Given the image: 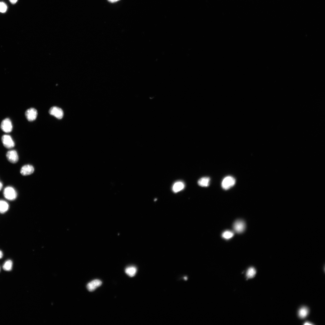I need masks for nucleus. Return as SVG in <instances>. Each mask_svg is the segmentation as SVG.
Returning a JSON list of instances; mask_svg holds the SVG:
<instances>
[{"label":"nucleus","instance_id":"1","mask_svg":"<svg viewBox=\"0 0 325 325\" xmlns=\"http://www.w3.org/2000/svg\"><path fill=\"white\" fill-rule=\"evenodd\" d=\"M4 195L7 199L13 201L16 199L17 197V192L13 187L8 186L4 189Z\"/></svg>","mask_w":325,"mask_h":325},{"label":"nucleus","instance_id":"2","mask_svg":"<svg viewBox=\"0 0 325 325\" xmlns=\"http://www.w3.org/2000/svg\"><path fill=\"white\" fill-rule=\"evenodd\" d=\"M236 180L233 177L228 176L225 177L221 183V187L225 190H228L235 184Z\"/></svg>","mask_w":325,"mask_h":325},{"label":"nucleus","instance_id":"3","mask_svg":"<svg viewBox=\"0 0 325 325\" xmlns=\"http://www.w3.org/2000/svg\"><path fill=\"white\" fill-rule=\"evenodd\" d=\"M246 227L245 223L242 220H236L234 223L233 228L234 231L238 233H241L245 230Z\"/></svg>","mask_w":325,"mask_h":325},{"label":"nucleus","instance_id":"4","mask_svg":"<svg viewBox=\"0 0 325 325\" xmlns=\"http://www.w3.org/2000/svg\"><path fill=\"white\" fill-rule=\"evenodd\" d=\"M49 113L50 115L59 119H62L64 115L63 110L60 108L56 106L51 108L49 110Z\"/></svg>","mask_w":325,"mask_h":325},{"label":"nucleus","instance_id":"5","mask_svg":"<svg viewBox=\"0 0 325 325\" xmlns=\"http://www.w3.org/2000/svg\"><path fill=\"white\" fill-rule=\"evenodd\" d=\"M2 140L4 146L7 149H12L14 146V142L9 135H4L2 137Z\"/></svg>","mask_w":325,"mask_h":325},{"label":"nucleus","instance_id":"6","mask_svg":"<svg viewBox=\"0 0 325 325\" xmlns=\"http://www.w3.org/2000/svg\"><path fill=\"white\" fill-rule=\"evenodd\" d=\"M25 115L26 119L29 121L32 122L36 119L37 116V111L35 109L31 108L26 111Z\"/></svg>","mask_w":325,"mask_h":325},{"label":"nucleus","instance_id":"7","mask_svg":"<svg viewBox=\"0 0 325 325\" xmlns=\"http://www.w3.org/2000/svg\"><path fill=\"white\" fill-rule=\"evenodd\" d=\"M6 156L8 160L11 163L15 164L17 163L19 160V156L17 152L14 150H12L8 151Z\"/></svg>","mask_w":325,"mask_h":325},{"label":"nucleus","instance_id":"8","mask_svg":"<svg viewBox=\"0 0 325 325\" xmlns=\"http://www.w3.org/2000/svg\"><path fill=\"white\" fill-rule=\"evenodd\" d=\"M1 128L5 132L9 133L11 132L12 129V125L10 119L7 118L4 120L1 123Z\"/></svg>","mask_w":325,"mask_h":325},{"label":"nucleus","instance_id":"9","mask_svg":"<svg viewBox=\"0 0 325 325\" xmlns=\"http://www.w3.org/2000/svg\"><path fill=\"white\" fill-rule=\"evenodd\" d=\"M101 280L98 279H95L88 283L87 285L88 290L91 292L94 291L97 288L102 285Z\"/></svg>","mask_w":325,"mask_h":325},{"label":"nucleus","instance_id":"10","mask_svg":"<svg viewBox=\"0 0 325 325\" xmlns=\"http://www.w3.org/2000/svg\"><path fill=\"white\" fill-rule=\"evenodd\" d=\"M35 170L34 168L31 165H26L24 166L21 169L20 173L24 176L30 175L32 174Z\"/></svg>","mask_w":325,"mask_h":325},{"label":"nucleus","instance_id":"11","mask_svg":"<svg viewBox=\"0 0 325 325\" xmlns=\"http://www.w3.org/2000/svg\"><path fill=\"white\" fill-rule=\"evenodd\" d=\"M185 187V185L184 183L181 181H178L173 184L172 189L174 193H177L183 190Z\"/></svg>","mask_w":325,"mask_h":325},{"label":"nucleus","instance_id":"12","mask_svg":"<svg viewBox=\"0 0 325 325\" xmlns=\"http://www.w3.org/2000/svg\"><path fill=\"white\" fill-rule=\"evenodd\" d=\"M210 178L209 177H204L199 179L198 181V185L202 187H208L210 185Z\"/></svg>","mask_w":325,"mask_h":325},{"label":"nucleus","instance_id":"13","mask_svg":"<svg viewBox=\"0 0 325 325\" xmlns=\"http://www.w3.org/2000/svg\"><path fill=\"white\" fill-rule=\"evenodd\" d=\"M9 208V204L6 201L2 200H0V213H5L8 210Z\"/></svg>","mask_w":325,"mask_h":325},{"label":"nucleus","instance_id":"14","mask_svg":"<svg viewBox=\"0 0 325 325\" xmlns=\"http://www.w3.org/2000/svg\"><path fill=\"white\" fill-rule=\"evenodd\" d=\"M137 271V268L133 266L128 267L125 270L126 273L130 277L134 276L135 275Z\"/></svg>","mask_w":325,"mask_h":325},{"label":"nucleus","instance_id":"15","mask_svg":"<svg viewBox=\"0 0 325 325\" xmlns=\"http://www.w3.org/2000/svg\"><path fill=\"white\" fill-rule=\"evenodd\" d=\"M309 313V310L308 308L305 307H303L301 308L298 311V316L301 319H304L306 318L308 315Z\"/></svg>","mask_w":325,"mask_h":325},{"label":"nucleus","instance_id":"16","mask_svg":"<svg viewBox=\"0 0 325 325\" xmlns=\"http://www.w3.org/2000/svg\"><path fill=\"white\" fill-rule=\"evenodd\" d=\"M12 262L11 260H7L5 262L4 264L3 268L5 271H10L12 269Z\"/></svg>","mask_w":325,"mask_h":325},{"label":"nucleus","instance_id":"17","mask_svg":"<svg viewBox=\"0 0 325 325\" xmlns=\"http://www.w3.org/2000/svg\"><path fill=\"white\" fill-rule=\"evenodd\" d=\"M234 235V232L229 230L226 231L224 232L222 234V237L227 240L231 239Z\"/></svg>","mask_w":325,"mask_h":325},{"label":"nucleus","instance_id":"18","mask_svg":"<svg viewBox=\"0 0 325 325\" xmlns=\"http://www.w3.org/2000/svg\"><path fill=\"white\" fill-rule=\"evenodd\" d=\"M256 274V271L253 268H250L247 272V275L248 278H251L254 277Z\"/></svg>","mask_w":325,"mask_h":325},{"label":"nucleus","instance_id":"19","mask_svg":"<svg viewBox=\"0 0 325 325\" xmlns=\"http://www.w3.org/2000/svg\"><path fill=\"white\" fill-rule=\"evenodd\" d=\"M7 9V6L3 2H0V12L4 13L6 12Z\"/></svg>","mask_w":325,"mask_h":325},{"label":"nucleus","instance_id":"20","mask_svg":"<svg viewBox=\"0 0 325 325\" xmlns=\"http://www.w3.org/2000/svg\"><path fill=\"white\" fill-rule=\"evenodd\" d=\"M9 1L11 3L14 4L17 2L18 0H9Z\"/></svg>","mask_w":325,"mask_h":325},{"label":"nucleus","instance_id":"21","mask_svg":"<svg viewBox=\"0 0 325 325\" xmlns=\"http://www.w3.org/2000/svg\"><path fill=\"white\" fill-rule=\"evenodd\" d=\"M110 2L114 3L120 1V0H108Z\"/></svg>","mask_w":325,"mask_h":325},{"label":"nucleus","instance_id":"22","mask_svg":"<svg viewBox=\"0 0 325 325\" xmlns=\"http://www.w3.org/2000/svg\"><path fill=\"white\" fill-rule=\"evenodd\" d=\"M304 325H313V324L309 322H306L304 324Z\"/></svg>","mask_w":325,"mask_h":325},{"label":"nucleus","instance_id":"23","mask_svg":"<svg viewBox=\"0 0 325 325\" xmlns=\"http://www.w3.org/2000/svg\"><path fill=\"white\" fill-rule=\"evenodd\" d=\"M3 256V254L2 251L0 250V259H1Z\"/></svg>","mask_w":325,"mask_h":325},{"label":"nucleus","instance_id":"24","mask_svg":"<svg viewBox=\"0 0 325 325\" xmlns=\"http://www.w3.org/2000/svg\"><path fill=\"white\" fill-rule=\"evenodd\" d=\"M3 186V185L1 182H0V191L2 189Z\"/></svg>","mask_w":325,"mask_h":325},{"label":"nucleus","instance_id":"25","mask_svg":"<svg viewBox=\"0 0 325 325\" xmlns=\"http://www.w3.org/2000/svg\"><path fill=\"white\" fill-rule=\"evenodd\" d=\"M0 271H1V269H0Z\"/></svg>","mask_w":325,"mask_h":325}]
</instances>
